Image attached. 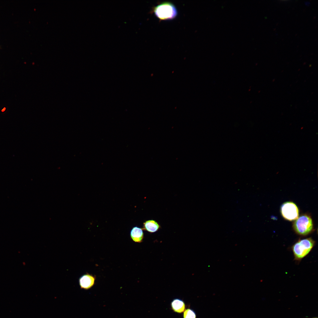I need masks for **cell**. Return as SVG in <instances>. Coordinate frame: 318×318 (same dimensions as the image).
<instances>
[{
  "label": "cell",
  "instance_id": "10",
  "mask_svg": "<svg viewBox=\"0 0 318 318\" xmlns=\"http://www.w3.org/2000/svg\"><path fill=\"white\" fill-rule=\"evenodd\" d=\"M310 3L309 2H305V4L307 6H309L310 4Z\"/></svg>",
  "mask_w": 318,
  "mask_h": 318
},
{
  "label": "cell",
  "instance_id": "7",
  "mask_svg": "<svg viewBox=\"0 0 318 318\" xmlns=\"http://www.w3.org/2000/svg\"><path fill=\"white\" fill-rule=\"evenodd\" d=\"M160 226L157 222L154 220H149L143 223V229L152 233L157 231Z\"/></svg>",
  "mask_w": 318,
  "mask_h": 318
},
{
  "label": "cell",
  "instance_id": "12",
  "mask_svg": "<svg viewBox=\"0 0 318 318\" xmlns=\"http://www.w3.org/2000/svg\"></svg>",
  "mask_w": 318,
  "mask_h": 318
},
{
  "label": "cell",
  "instance_id": "2",
  "mask_svg": "<svg viewBox=\"0 0 318 318\" xmlns=\"http://www.w3.org/2000/svg\"><path fill=\"white\" fill-rule=\"evenodd\" d=\"M153 11L156 16L161 20L172 19L178 14L177 9L174 5L168 1L162 2L154 7Z\"/></svg>",
  "mask_w": 318,
  "mask_h": 318
},
{
  "label": "cell",
  "instance_id": "1",
  "mask_svg": "<svg viewBox=\"0 0 318 318\" xmlns=\"http://www.w3.org/2000/svg\"><path fill=\"white\" fill-rule=\"evenodd\" d=\"M315 241L311 238L299 239L292 247L294 260L299 261L310 252Z\"/></svg>",
  "mask_w": 318,
  "mask_h": 318
},
{
  "label": "cell",
  "instance_id": "4",
  "mask_svg": "<svg viewBox=\"0 0 318 318\" xmlns=\"http://www.w3.org/2000/svg\"><path fill=\"white\" fill-rule=\"evenodd\" d=\"M281 211L283 217L288 220H295L299 217L298 208L294 203L291 202L284 203L281 207Z\"/></svg>",
  "mask_w": 318,
  "mask_h": 318
},
{
  "label": "cell",
  "instance_id": "5",
  "mask_svg": "<svg viewBox=\"0 0 318 318\" xmlns=\"http://www.w3.org/2000/svg\"><path fill=\"white\" fill-rule=\"evenodd\" d=\"M95 277L88 273L81 276L79 279V284L80 288L86 290L92 287L94 284Z\"/></svg>",
  "mask_w": 318,
  "mask_h": 318
},
{
  "label": "cell",
  "instance_id": "9",
  "mask_svg": "<svg viewBox=\"0 0 318 318\" xmlns=\"http://www.w3.org/2000/svg\"><path fill=\"white\" fill-rule=\"evenodd\" d=\"M184 318H196L195 313L192 310L188 309L186 310L183 314Z\"/></svg>",
  "mask_w": 318,
  "mask_h": 318
},
{
  "label": "cell",
  "instance_id": "6",
  "mask_svg": "<svg viewBox=\"0 0 318 318\" xmlns=\"http://www.w3.org/2000/svg\"><path fill=\"white\" fill-rule=\"evenodd\" d=\"M131 238L136 242L141 243L144 238L143 229L137 226L133 227L130 232Z\"/></svg>",
  "mask_w": 318,
  "mask_h": 318
},
{
  "label": "cell",
  "instance_id": "8",
  "mask_svg": "<svg viewBox=\"0 0 318 318\" xmlns=\"http://www.w3.org/2000/svg\"><path fill=\"white\" fill-rule=\"evenodd\" d=\"M171 306L173 310L176 312L181 313L185 309V304L182 300L176 299H174L171 303Z\"/></svg>",
  "mask_w": 318,
  "mask_h": 318
},
{
  "label": "cell",
  "instance_id": "11",
  "mask_svg": "<svg viewBox=\"0 0 318 318\" xmlns=\"http://www.w3.org/2000/svg\"><path fill=\"white\" fill-rule=\"evenodd\" d=\"M5 110H6V108H5V107H4V108H3V109H2V110H1V111H2V112H4V111H5Z\"/></svg>",
  "mask_w": 318,
  "mask_h": 318
},
{
  "label": "cell",
  "instance_id": "3",
  "mask_svg": "<svg viewBox=\"0 0 318 318\" xmlns=\"http://www.w3.org/2000/svg\"><path fill=\"white\" fill-rule=\"evenodd\" d=\"M293 227L294 231L297 234L303 236L307 235L311 233L313 230L312 219L308 215H301L295 220Z\"/></svg>",
  "mask_w": 318,
  "mask_h": 318
}]
</instances>
